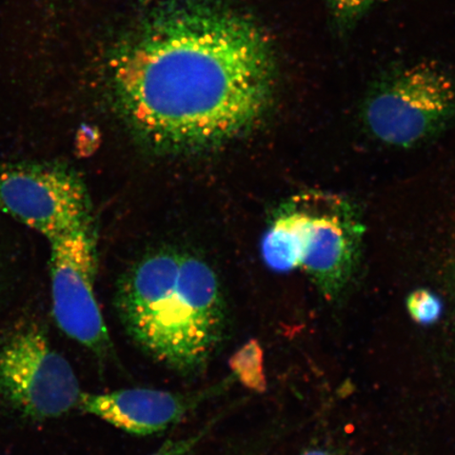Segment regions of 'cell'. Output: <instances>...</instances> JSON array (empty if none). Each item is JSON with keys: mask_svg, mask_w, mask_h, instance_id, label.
Masks as SVG:
<instances>
[{"mask_svg": "<svg viewBox=\"0 0 455 455\" xmlns=\"http://www.w3.org/2000/svg\"><path fill=\"white\" fill-rule=\"evenodd\" d=\"M268 34L220 0H168L108 60L114 107L152 150L198 152L246 134L275 101Z\"/></svg>", "mask_w": 455, "mask_h": 455, "instance_id": "cell-1", "label": "cell"}, {"mask_svg": "<svg viewBox=\"0 0 455 455\" xmlns=\"http://www.w3.org/2000/svg\"><path fill=\"white\" fill-rule=\"evenodd\" d=\"M116 305L135 343L184 375L201 373L224 338L219 276L186 250L158 249L135 261L118 282Z\"/></svg>", "mask_w": 455, "mask_h": 455, "instance_id": "cell-2", "label": "cell"}, {"mask_svg": "<svg viewBox=\"0 0 455 455\" xmlns=\"http://www.w3.org/2000/svg\"><path fill=\"white\" fill-rule=\"evenodd\" d=\"M360 114L383 144H422L455 123V73L430 60L390 67L368 85Z\"/></svg>", "mask_w": 455, "mask_h": 455, "instance_id": "cell-3", "label": "cell"}, {"mask_svg": "<svg viewBox=\"0 0 455 455\" xmlns=\"http://www.w3.org/2000/svg\"><path fill=\"white\" fill-rule=\"evenodd\" d=\"M83 392L73 369L49 343L44 328L27 323L0 346V397L28 418H59Z\"/></svg>", "mask_w": 455, "mask_h": 455, "instance_id": "cell-4", "label": "cell"}, {"mask_svg": "<svg viewBox=\"0 0 455 455\" xmlns=\"http://www.w3.org/2000/svg\"><path fill=\"white\" fill-rule=\"evenodd\" d=\"M0 212L48 240L93 223L81 176L67 164L20 162L0 167Z\"/></svg>", "mask_w": 455, "mask_h": 455, "instance_id": "cell-5", "label": "cell"}, {"mask_svg": "<svg viewBox=\"0 0 455 455\" xmlns=\"http://www.w3.org/2000/svg\"><path fill=\"white\" fill-rule=\"evenodd\" d=\"M49 243L57 326L94 355L109 356L111 339L95 295L98 243L93 223L51 238Z\"/></svg>", "mask_w": 455, "mask_h": 455, "instance_id": "cell-6", "label": "cell"}, {"mask_svg": "<svg viewBox=\"0 0 455 455\" xmlns=\"http://www.w3.org/2000/svg\"><path fill=\"white\" fill-rule=\"evenodd\" d=\"M303 213L299 267L327 299H337L354 275L363 228L352 204L312 192L297 198Z\"/></svg>", "mask_w": 455, "mask_h": 455, "instance_id": "cell-7", "label": "cell"}, {"mask_svg": "<svg viewBox=\"0 0 455 455\" xmlns=\"http://www.w3.org/2000/svg\"><path fill=\"white\" fill-rule=\"evenodd\" d=\"M235 374L207 389L171 392L146 388L109 394H83L78 406L117 428L135 435H150L179 423L188 413L218 396L235 382Z\"/></svg>", "mask_w": 455, "mask_h": 455, "instance_id": "cell-8", "label": "cell"}, {"mask_svg": "<svg viewBox=\"0 0 455 455\" xmlns=\"http://www.w3.org/2000/svg\"><path fill=\"white\" fill-rule=\"evenodd\" d=\"M300 236L301 212L294 199L277 214L261 242L267 266L278 272L299 268Z\"/></svg>", "mask_w": 455, "mask_h": 455, "instance_id": "cell-9", "label": "cell"}, {"mask_svg": "<svg viewBox=\"0 0 455 455\" xmlns=\"http://www.w3.org/2000/svg\"><path fill=\"white\" fill-rule=\"evenodd\" d=\"M330 28L340 39L348 38L363 19L385 0H321Z\"/></svg>", "mask_w": 455, "mask_h": 455, "instance_id": "cell-10", "label": "cell"}, {"mask_svg": "<svg viewBox=\"0 0 455 455\" xmlns=\"http://www.w3.org/2000/svg\"><path fill=\"white\" fill-rule=\"evenodd\" d=\"M230 365L237 380H242L250 388H263L261 375V350L256 340H250L231 358Z\"/></svg>", "mask_w": 455, "mask_h": 455, "instance_id": "cell-11", "label": "cell"}, {"mask_svg": "<svg viewBox=\"0 0 455 455\" xmlns=\"http://www.w3.org/2000/svg\"><path fill=\"white\" fill-rule=\"evenodd\" d=\"M407 309L412 320L429 325L439 320L442 304L436 295L425 289L415 290L407 299Z\"/></svg>", "mask_w": 455, "mask_h": 455, "instance_id": "cell-12", "label": "cell"}, {"mask_svg": "<svg viewBox=\"0 0 455 455\" xmlns=\"http://www.w3.org/2000/svg\"><path fill=\"white\" fill-rule=\"evenodd\" d=\"M215 422L216 420H212V423L204 426L203 429L189 436L183 437V439L164 443L156 452L151 455H191L199 443H201L204 437L212 429Z\"/></svg>", "mask_w": 455, "mask_h": 455, "instance_id": "cell-13", "label": "cell"}, {"mask_svg": "<svg viewBox=\"0 0 455 455\" xmlns=\"http://www.w3.org/2000/svg\"><path fill=\"white\" fill-rule=\"evenodd\" d=\"M99 145V136L93 132L92 129L84 128L82 133H79V150L84 156L92 155Z\"/></svg>", "mask_w": 455, "mask_h": 455, "instance_id": "cell-14", "label": "cell"}, {"mask_svg": "<svg viewBox=\"0 0 455 455\" xmlns=\"http://www.w3.org/2000/svg\"><path fill=\"white\" fill-rule=\"evenodd\" d=\"M24 9L32 14H45L53 12L59 0H21Z\"/></svg>", "mask_w": 455, "mask_h": 455, "instance_id": "cell-15", "label": "cell"}, {"mask_svg": "<svg viewBox=\"0 0 455 455\" xmlns=\"http://www.w3.org/2000/svg\"><path fill=\"white\" fill-rule=\"evenodd\" d=\"M300 455H341L338 451L329 447H310Z\"/></svg>", "mask_w": 455, "mask_h": 455, "instance_id": "cell-16", "label": "cell"}, {"mask_svg": "<svg viewBox=\"0 0 455 455\" xmlns=\"http://www.w3.org/2000/svg\"><path fill=\"white\" fill-rule=\"evenodd\" d=\"M4 287H5L4 272L2 264H0V299H2V297L4 295Z\"/></svg>", "mask_w": 455, "mask_h": 455, "instance_id": "cell-17", "label": "cell"}, {"mask_svg": "<svg viewBox=\"0 0 455 455\" xmlns=\"http://www.w3.org/2000/svg\"><path fill=\"white\" fill-rule=\"evenodd\" d=\"M140 2L147 3V2H150V0H140Z\"/></svg>", "mask_w": 455, "mask_h": 455, "instance_id": "cell-18", "label": "cell"}]
</instances>
